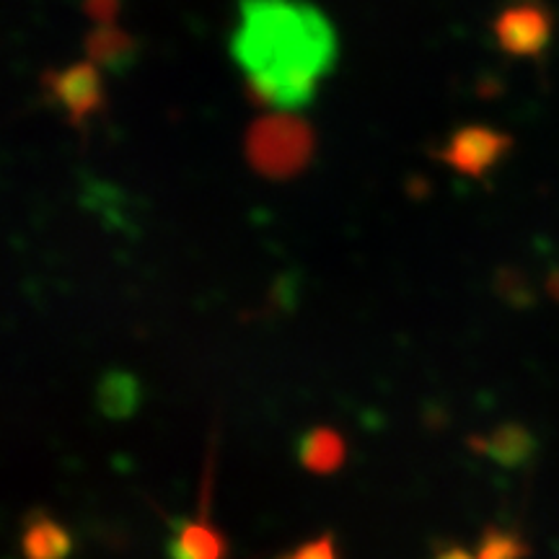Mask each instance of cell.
<instances>
[{"label":"cell","instance_id":"6da1fadb","mask_svg":"<svg viewBox=\"0 0 559 559\" xmlns=\"http://www.w3.org/2000/svg\"><path fill=\"white\" fill-rule=\"evenodd\" d=\"M234 58L257 99L280 111L311 102L334 62L330 21L298 0H243Z\"/></svg>","mask_w":559,"mask_h":559},{"label":"cell","instance_id":"7a4b0ae2","mask_svg":"<svg viewBox=\"0 0 559 559\" xmlns=\"http://www.w3.org/2000/svg\"><path fill=\"white\" fill-rule=\"evenodd\" d=\"M313 153V132L298 117L280 115L264 117L249 130L247 156L249 164L264 177L288 179L304 169Z\"/></svg>","mask_w":559,"mask_h":559},{"label":"cell","instance_id":"3957f363","mask_svg":"<svg viewBox=\"0 0 559 559\" xmlns=\"http://www.w3.org/2000/svg\"><path fill=\"white\" fill-rule=\"evenodd\" d=\"M513 148V138L492 128H464L449 140L440 158L466 177H485Z\"/></svg>","mask_w":559,"mask_h":559},{"label":"cell","instance_id":"277c9868","mask_svg":"<svg viewBox=\"0 0 559 559\" xmlns=\"http://www.w3.org/2000/svg\"><path fill=\"white\" fill-rule=\"evenodd\" d=\"M500 47L515 58H536L551 39V16L539 3H515L495 21Z\"/></svg>","mask_w":559,"mask_h":559},{"label":"cell","instance_id":"5b68a950","mask_svg":"<svg viewBox=\"0 0 559 559\" xmlns=\"http://www.w3.org/2000/svg\"><path fill=\"white\" fill-rule=\"evenodd\" d=\"M45 81L55 102L68 111L70 122L83 124L91 115H96L104 107L102 75L99 66H94V62L70 66L60 73H50Z\"/></svg>","mask_w":559,"mask_h":559},{"label":"cell","instance_id":"8992f818","mask_svg":"<svg viewBox=\"0 0 559 559\" xmlns=\"http://www.w3.org/2000/svg\"><path fill=\"white\" fill-rule=\"evenodd\" d=\"M469 445L502 469H523L539 451V440L521 423H502L487 438H469Z\"/></svg>","mask_w":559,"mask_h":559},{"label":"cell","instance_id":"52a82bcc","mask_svg":"<svg viewBox=\"0 0 559 559\" xmlns=\"http://www.w3.org/2000/svg\"><path fill=\"white\" fill-rule=\"evenodd\" d=\"M140 402H143V386L130 370L115 368L102 376L96 386V404L104 417L128 419L140 409Z\"/></svg>","mask_w":559,"mask_h":559},{"label":"cell","instance_id":"ba28073f","mask_svg":"<svg viewBox=\"0 0 559 559\" xmlns=\"http://www.w3.org/2000/svg\"><path fill=\"white\" fill-rule=\"evenodd\" d=\"M86 55L94 66L109 73H124L135 62L138 45L130 34L117 29L115 24H99L86 39Z\"/></svg>","mask_w":559,"mask_h":559},{"label":"cell","instance_id":"9c48e42d","mask_svg":"<svg viewBox=\"0 0 559 559\" xmlns=\"http://www.w3.org/2000/svg\"><path fill=\"white\" fill-rule=\"evenodd\" d=\"M21 551H24V559H68L73 551V539L66 526L39 513L24 523Z\"/></svg>","mask_w":559,"mask_h":559},{"label":"cell","instance_id":"30bf717a","mask_svg":"<svg viewBox=\"0 0 559 559\" xmlns=\"http://www.w3.org/2000/svg\"><path fill=\"white\" fill-rule=\"evenodd\" d=\"M345 440L332 428H313L298 440V459L313 474L337 472L345 461Z\"/></svg>","mask_w":559,"mask_h":559},{"label":"cell","instance_id":"8fae6325","mask_svg":"<svg viewBox=\"0 0 559 559\" xmlns=\"http://www.w3.org/2000/svg\"><path fill=\"white\" fill-rule=\"evenodd\" d=\"M169 559H223L226 542L213 526L202 521L181 523L169 542Z\"/></svg>","mask_w":559,"mask_h":559},{"label":"cell","instance_id":"7c38bea8","mask_svg":"<svg viewBox=\"0 0 559 559\" xmlns=\"http://www.w3.org/2000/svg\"><path fill=\"white\" fill-rule=\"evenodd\" d=\"M528 551V544L519 534L492 526L481 534L477 559H526Z\"/></svg>","mask_w":559,"mask_h":559},{"label":"cell","instance_id":"4fadbf2b","mask_svg":"<svg viewBox=\"0 0 559 559\" xmlns=\"http://www.w3.org/2000/svg\"><path fill=\"white\" fill-rule=\"evenodd\" d=\"M495 293L506 300V304L515 306V309H526L534 304V288H531L526 272L515 267H502L495 275Z\"/></svg>","mask_w":559,"mask_h":559},{"label":"cell","instance_id":"5bb4252c","mask_svg":"<svg viewBox=\"0 0 559 559\" xmlns=\"http://www.w3.org/2000/svg\"><path fill=\"white\" fill-rule=\"evenodd\" d=\"M285 559H337V555H334L332 536H321V539H317V542L304 544V547L296 549Z\"/></svg>","mask_w":559,"mask_h":559},{"label":"cell","instance_id":"9a60e30c","mask_svg":"<svg viewBox=\"0 0 559 559\" xmlns=\"http://www.w3.org/2000/svg\"><path fill=\"white\" fill-rule=\"evenodd\" d=\"M83 9L99 24H115L117 13H120V0H86Z\"/></svg>","mask_w":559,"mask_h":559},{"label":"cell","instance_id":"2e32d148","mask_svg":"<svg viewBox=\"0 0 559 559\" xmlns=\"http://www.w3.org/2000/svg\"><path fill=\"white\" fill-rule=\"evenodd\" d=\"M436 559H477V557H472L469 551L461 549V547H445V549L438 551Z\"/></svg>","mask_w":559,"mask_h":559},{"label":"cell","instance_id":"e0dca14e","mask_svg":"<svg viewBox=\"0 0 559 559\" xmlns=\"http://www.w3.org/2000/svg\"><path fill=\"white\" fill-rule=\"evenodd\" d=\"M547 290H549L551 298L559 300V267L549 272V277H547Z\"/></svg>","mask_w":559,"mask_h":559}]
</instances>
